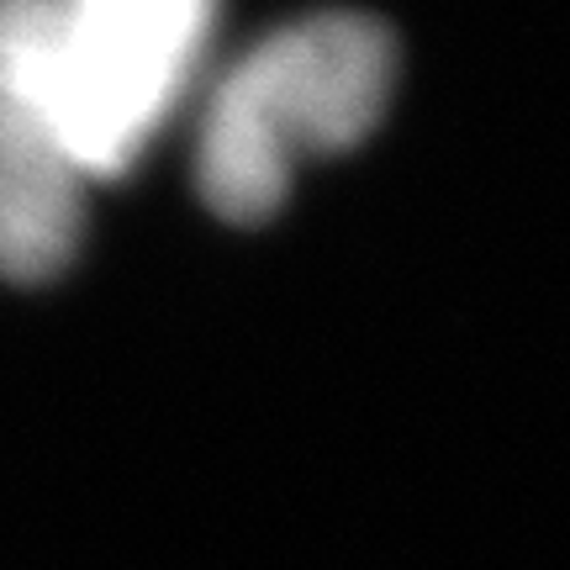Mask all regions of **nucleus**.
I'll list each match as a JSON object with an SVG mask.
<instances>
[{
    "label": "nucleus",
    "instance_id": "obj_1",
    "mask_svg": "<svg viewBox=\"0 0 570 570\" xmlns=\"http://www.w3.org/2000/svg\"><path fill=\"white\" fill-rule=\"evenodd\" d=\"M396 42L370 17H312L259 42L223 80L202 127V196L227 223H259L302 154H338L386 111Z\"/></svg>",
    "mask_w": 570,
    "mask_h": 570
},
{
    "label": "nucleus",
    "instance_id": "obj_2",
    "mask_svg": "<svg viewBox=\"0 0 570 570\" xmlns=\"http://www.w3.org/2000/svg\"><path fill=\"white\" fill-rule=\"evenodd\" d=\"M212 0H75L48 75V117L80 175L138 154L206 32Z\"/></svg>",
    "mask_w": 570,
    "mask_h": 570
},
{
    "label": "nucleus",
    "instance_id": "obj_3",
    "mask_svg": "<svg viewBox=\"0 0 570 570\" xmlns=\"http://www.w3.org/2000/svg\"><path fill=\"white\" fill-rule=\"evenodd\" d=\"M63 6L0 0V275L48 281L80 233V169L48 117Z\"/></svg>",
    "mask_w": 570,
    "mask_h": 570
}]
</instances>
